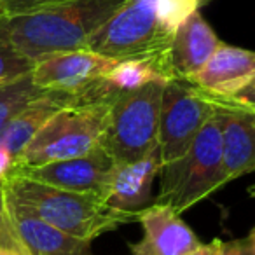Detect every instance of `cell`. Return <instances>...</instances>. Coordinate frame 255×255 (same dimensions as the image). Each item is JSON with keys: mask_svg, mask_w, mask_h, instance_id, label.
<instances>
[{"mask_svg": "<svg viewBox=\"0 0 255 255\" xmlns=\"http://www.w3.org/2000/svg\"><path fill=\"white\" fill-rule=\"evenodd\" d=\"M128 0H65L14 16H0V33L35 60L58 51L88 49L91 37Z\"/></svg>", "mask_w": 255, "mask_h": 255, "instance_id": "1", "label": "cell"}, {"mask_svg": "<svg viewBox=\"0 0 255 255\" xmlns=\"http://www.w3.org/2000/svg\"><path fill=\"white\" fill-rule=\"evenodd\" d=\"M4 187L37 217L81 240L93 241L124 224L138 222L140 213L112 208L96 194L67 191L18 173H12Z\"/></svg>", "mask_w": 255, "mask_h": 255, "instance_id": "2", "label": "cell"}, {"mask_svg": "<svg viewBox=\"0 0 255 255\" xmlns=\"http://www.w3.org/2000/svg\"><path fill=\"white\" fill-rule=\"evenodd\" d=\"M159 177L161 191L156 203L170 206L177 213H184L229 182L222 163L219 109L180 159L161 164Z\"/></svg>", "mask_w": 255, "mask_h": 255, "instance_id": "3", "label": "cell"}, {"mask_svg": "<svg viewBox=\"0 0 255 255\" xmlns=\"http://www.w3.org/2000/svg\"><path fill=\"white\" fill-rule=\"evenodd\" d=\"M164 84L154 81L114 98L98 143L116 163H133L157 149Z\"/></svg>", "mask_w": 255, "mask_h": 255, "instance_id": "4", "label": "cell"}, {"mask_svg": "<svg viewBox=\"0 0 255 255\" xmlns=\"http://www.w3.org/2000/svg\"><path fill=\"white\" fill-rule=\"evenodd\" d=\"M117 95L74 103L58 110L23 149L16 168L72 159L93 150L98 145L107 112Z\"/></svg>", "mask_w": 255, "mask_h": 255, "instance_id": "5", "label": "cell"}, {"mask_svg": "<svg viewBox=\"0 0 255 255\" xmlns=\"http://www.w3.org/2000/svg\"><path fill=\"white\" fill-rule=\"evenodd\" d=\"M156 2L157 0H128L91 37L88 49L112 60L154 58L164 65V54L171 37L159 26Z\"/></svg>", "mask_w": 255, "mask_h": 255, "instance_id": "6", "label": "cell"}, {"mask_svg": "<svg viewBox=\"0 0 255 255\" xmlns=\"http://www.w3.org/2000/svg\"><path fill=\"white\" fill-rule=\"evenodd\" d=\"M215 110L217 102L212 95L185 79H168L159 110L157 149L161 164L180 159Z\"/></svg>", "mask_w": 255, "mask_h": 255, "instance_id": "7", "label": "cell"}, {"mask_svg": "<svg viewBox=\"0 0 255 255\" xmlns=\"http://www.w3.org/2000/svg\"><path fill=\"white\" fill-rule=\"evenodd\" d=\"M116 61L91 49L58 51L35 60L32 81L44 91H60L75 96V103L91 102L98 100L91 93L105 81Z\"/></svg>", "mask_w": 255, "mask_h": 255, "instance_id": "8", "label": "cell"}, {"mask_svg": "<svg viewBox=\"0 0 255 255\" xmlns=\"http://www.w3.org/2000/svg\"><path fill=\"white\" fill-rule=\"evenodd\" d=\"M114 164L116 161L98 143L84 156L54 161V163L40 164V166H21L16 168L14 173L33 178L42 184L67 189V191L96 194L103 199Z\"/></svg>", "mask_w": 255, "mask_h": 255, "instance_id": "9", "label": "cell"}, {"mask_svg": "<svg viewBox=\"0 0 255 255\" xmlns=\"http://www.w3.org/2000/svg\"><path fill=\"white\" fill-rule=\"evenodd\" d=\"M138 222L143 227V238L129 245L131 255H185L201 245L180 213L166 205L154 203L143 208Z\"/></svg>", "mask_w": 255, "mask_h": 255, "instance_id": "10", "label": "cell"}, {"mask_svg": "<svg viewBox=\"0 0 255 255\" xmlns=\"http://www.w3.org/2000/svg\"><path fill=\"white\" fill-rule=\"evenodd\" d=\"M5 203L12 229L30 255H93L91 241L75 238L47 224L7 191Z\"/></svg>", "mask_w": 255, "mask_h": 255, "instance_id": "11", "label": "cell"}, {"mask_svg": "<svg viewBox=\"0 0 255 255\" xmlns=\"http://www.w3.org/2000/svg\"><path fill=\"white\" fill-rule=\"evenodd\" d=\"M222 44L199 11L192 12L170 40L164 54V67L170 79H191L198 74Z\"/></svg>", "mask_w": 255, "mask_h": 255, "instance_id": "12", "label": "cell"}, {"mask_svg": "<svg viewBox=\"0 0 255 255\" xmlns=\"http://www.w3.org/2000/svg\"><path fill=\"white\" fill-rule=\"evenodd\" d=\"M159 149L133 163H116L107 182L103 201L121 212L140 213L149 206L154 178L159 175Z\"/></svg>", "mask_w": 255, "mask_h": 255, "instance_id": "13", "label": "cell"}, {"mask_svg": "<svg viewBox=\"0 0 255 255\" xmlns=\"http://www.w3.org/2000/svg\"><path fill=\"white\" fill-rule=\"evenodd\" d=\"M255 77V51L220 44L205 67L187 79L215 100H227Z\"/></svg>", "mask_w": 255, "mask_h": 255, "instance_id": "14", "label": "cell"}, {"mask_svg": "<svg viewBox=\"0 0 255 255\" xmlns=\"http://www.w3.org/2000/svg\"><path fill=\"white\" fill-rule=\"evenodd\" d=\"M222 135V163L227 180L255 171V112L217 102Z\"/></svg>", "mask_w": 255, "mask_h": 255, "instance_id": "15", "label": "cell"}, {"mask_svg": "<svg viewBox=\"0 0 255 255\" xmlns=\"http://www.w3.org/2000/svg\"><path fill=\"white\" fill-rule=\"evenodd\" d=\"M75 96L60 91H44L39 98L30 102L23 110H19L0 133V147L14 156L18 161L28 142L37 131L46 124L47 119L54 116L63 107L74 105Z\"/></svg>", "mask_w": 255, "mask_h": 255, "instance_id": "16", "label": "cell"}, {"mask_svg": "<svg viewBox=\"0 0 255 255\" xmlns=\"http://www.w3.org/2000/svg\"><path fill=\"white\" fill-rule=\"evenodd\" d=\"M107 81L119 91H133L154 81H168L161 60L154 58H129L117 60L107 74Z\"/></svg>", "mask_w": 255, "mask_h": 255, "instance_id": "17", "label": "cell"}, {"mask_svg": "<svg viewBox=\"0 0 255 255\" xmlns=\"http://www.w3.org/2000/svg\"><path fill=\"white\" fill-rule=\"evenodd\" d=\"M42 93L44 89L33 84L32 74L25 75L11 84L2 86L0 88V133L19 110H23L30 102L39 98Z\"/></svg>", "mask_w": 255, "mask_h": 255, "instance_id": "18", "label": "cell"}, {"mask_svg": "<svg viewBox=\"0 0 255 255\" xmlns=\"http://www.w3.org/2000/svg\"><path fill=\"white\" fill-rule=\"evenodd\" d=\"M33 61L21 54L0 33V88L32 74Z\"/></svg>", "mask_w": 255, "mask_h": 255, "instance_id": "19", "label": "cell"}, {"mask_svg": "<svg viewBox=\"0 0 255 255\" xmlns=\"http://www.w3.org/2000/svg\"><path fill=\"white\" fill-rule=\"evenodd\" d=\"M199 0H157L156 14L159 26L168 37H173L175 30L192 14L199 11Z\"/></svg>", "mask_w": 255, "mask_h": 255, "instance_id": "20", "label": "cell"}, {"mask_svg": "<svg viewBox=\"0 0 255 255\" xmlns=\"http://www.w3.org/2000/svg\"><path fill=\"white\" fill-rule=\"evenodd\" d=\"M0 248L26 252L25 247L21 245V241H19V238L16 236L14 229H12L11 219H9L7 203H5L4 182H0Z\"/></svg>", "mask_w": 255, "mask_h": 255, "instance_id": "21", "label": "cell"}, {"mask_svg": "<svg viewBox=\"0 0 255 255\" xmlns=\"http://www.w3.org/2000/svg\"><path fill=\"white\" fill-rule=\"evenodd\" d=\"M65 0H0V16H14L39 11Z\"/></svg>", "mask_w": 255, "mask_h": 255, "instance_id": "22", "label": "cell"}, {"mask_svg": "<svg viewBox=\"0 0 255 255\" xmlns=\"http://www.w3.org/2000/svg\"><path fill=\"white\" fill-rule=\"evenodd\" d=\"M215 102H219V100H215ZM219 103H229V105H236V107H241V109L255 112V77L234 96H231V98H227V100H220Z\"/></svg>", "mask_w": 255, "mask_h": 255, "instance_id": "23", "label": "cell"}, {"mask_svg": "<svg viewBox=\"0 0 255 255\" xmlns=\"http://www.w3.org/2000/svg\"><path fill=\"white\" fill-rule=\"evenodd\" d=\"M220 255H255V248L248 238L245 240L229 241V243H222L220 247Z\"/></svg>", "mask_w": 255, "mask_h": 255, "instance_id": "24", "label": "cell"}, {"mask_svg": "<svg viewBox=\"0 0 255 255\" xmlns=\"http://www.w3.org/2000/svg\"><path fill=\"white\" fill-rule=\"evenodd\" d=\"M16 170V159L11 152L0 147V182H5Z\"/></svg>", "mask_w": 255, "mask_h": 255, "instance_id": "25", "label": "cell"}, {"mask_svg": "<svg viewBox=\"0 0 255 255\" xmlns=\"http://www.w3.org/2000/svg\"><path fill=\"white\" fill-rule=\"evenodd\" d=\"M220 247H222V241L220 240H213L208 245H199L196 250L189 252L185 255H220Z\"/></svg>", "mask_w": 255, "mask_h": 255, "instance_id": "26", "label": "cell"}, {"mask_svg": "<svg viewBox=\"0 0 255 255\" xmlns=\"http://www.w3.org/2000/svg\"><path fill=\"white\" fill-rule=\"evenodd\" d=\"M0 255H30L28 252L21 250H7V248H0Z\"/></svg>", "mask_w": 255, "mask_h": 255, "instance_id": "27", "label": "cell"}, {"mask_svg": "<svg viewBox=\"0 0 255 255\" xmlns=\"http://www.w3.org/2000/svg\"><path fill=\"white\" fill-rule=\"evenodd\" d=\"M248 194H250V196H252V198H255V184H254V185H252V187H250V189H248Z\"/></svg>", "mask_w": 255, "mask_h": 255, "instance_id": "28", "label": "cell"}, {"mask_svg": "<svg viewBox=\"0 0 255 255\" xmlns=\"http://www.w3.org/2000/svg\"><path fill=\"white\" fill-rule=\"evenodd\" d=\"M199 2H201V4H203V2H205V0H199Z\"/></svg>", "mask_w": 255, "mask_h": 255, "instance_id": "29", "label": "cell"}]
</instances>
